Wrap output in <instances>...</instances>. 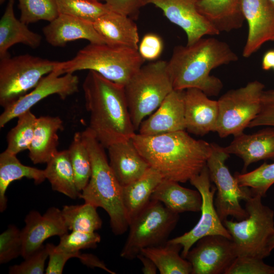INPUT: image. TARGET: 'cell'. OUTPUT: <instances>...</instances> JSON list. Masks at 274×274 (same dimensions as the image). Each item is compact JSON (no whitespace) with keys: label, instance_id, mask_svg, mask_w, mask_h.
Here are the masks:
<instances>
[{"label":"cell","instance_id":"obj_1","mask_svg":"<svg viewBox=\"0 0 274 274\" xmlns=\"http://www.w3.org/2000/svg\"><path fill=\"white\" fill-rule=\"evenodd\" d=\"M132 140L150 167L163 179L186 183L207 165L212 145L192 138L185 130L155 135L135 133Z\"/></svg>","mask_w":274,"mask_h":274},{"label":"cell","instance_id":"obj_2","mask_svg":"<svg viewBox=\"0 0 274 274\" xmlns=\"http://www.w3.org/2000/svg\"><path fill=\"white\" fill-rule=\"evenodd\" d=\"M238 59L227 43L203 37L191 45L175 46L167 67L174 90L197 88L209 96H216L223 84L211 72Z\"/></svg>","mask_w":274,"mask_h":274},{"label":"cell","instance_id":"obj_3","mask_svg":"<svg viewBox=\"0 0 274 274\" xmlns=\"http://www.w3.org/2000/svg\"><path fill=\"white\" fill-rule=\"evenodd\" d=\"M88 127L105 148L130 140L136 133L129 112L124 86L96 72L88 71L82 84Z\"/></svg>","mask_w":274,"mask_h":274},{"label":"cell","instance_id":"obj_4","mask_svg":"<svg viewBox=\"0 0 274 274\" xmlns=\"http://www.w3.org/2000/svg\"><path fill=\"white\" fill-rule=\"evenodd\" d=\"M81 134L90 155L92 173L79 198L85 202L103 209L110 217L113 233L116 235H122L128 229L129 224L123 201L122 186L110 165L105 148L88 127Z\"/></svg>","mask_w":274,"mask_h":274},{"label":"cell","instance_id":"obj_5","mask_svg":"<svg viewBox=\"0 0 274 274\" xmlns=\"http://www.w3.org/2000/svg\"><path fill=\"white\" fill-rule=\"evenodd\" d=\"M145 61L135 49L89 43L73 58L59 61L55 71L61 75L82 70L93 71L124 86Z\"/></svg>","mask_w":274,"mask_h":274},{"label":"cell","instance_id":"obj_6","mask_svg":"<svg viewBox=\"0 0 274 274\" xmlns=\"http://www.w3.org/2000/svg\"><path fill=\"white\" fill-rule=\"evenodd\" d=\"M135 130L174 90L167 61L158 60L143 65L124 86Z\"/></svg>","mask_w":274,"mask_h":274},{"label":"cell","instance_id":"obj_7","mask_svg":"<svg viewBox=\"0 0 274 274\" xmlns=\"http://www.w3.org/2000/svg\"><path fill=\"white\" fill-rule=\"evenodd\" d=\"M261 198L254 195L245 201L248 213L246 218L238 222L223 221L234 242L237 256L263 259L270 254L268 243L274 233V212L262 203Z\"/></svg>","mask_w":274,"mask_h":274},{"label":"cell","instance_id":"obj_8","mask_svg":"<svg viewBox=\"0 0 274 274\" xmlns=\"http://www.w3.org/2000/svg\"><path fill=\"white\" fill-rule=\"evenodd\" d=\"M179 214L167 209L161 202L151 199L130 221L129 233L120 257L132 260L136 258L143 249L166 243L178 223Z\"/></svg>","mask_w":274,"mask_h":274},{"label":"cell","instance_id":"obj_9","mask_svg":"<svg viewBox=\"0 0 274 274\" xmlns=\"http://www.w3.org/2000/svg\"><path fill=\"white\" fill-rule=\"evenodd\" d=\"M59 61L25 54L0 59V105L4 109L33 89Z\"/></svg>","mask_w":274,"mask_h":274},{"label":"cell","instance_id":"obj_10","mask_svg":"<svg viewBox=\"0 0 274 274\" xmlns=\"http://www.w3.org/2000/svg\"><path fill=\"white\" fill-rule=\"evenodd\" d=\"M264 85L253 81L245 86L231 89L217 100L219 114L216 131L220 138L244 132L258 114Z\"/></svg>","mask_w":274,"mask_h":274},{"label":"cell","instance_id":"obj_11","mask_svg":"<svg viewBox=\"0 0 274 274\" xmlns=\"http://www.w3.org/2000/svg\"><path fill=\"white\" fill-rule=\"evenodd\" d=\"M212 151L208 159L207 166L210 179L216 188L214 204L220 220L223 222L229 216L242 220L248 213L240 204V201L248 199L252 195L250 189L241 186L234 176L225 164L229 156L224 147L212 143Z\"/></svg>","mask_w":274,"mask_h":274},{"label":"cell","instance_id":"obj_12","mask_svg":"<svg viewBox=\"0 0 274 274\" xmlns=\"http://www.w3.org/2000/svg\"><path fill=\"white\" fill-rule=\"evenodd\" d=\"M200 192L202 200L201 216L197 224L189 231L168 241L182 246L181 256L186 258L193 245L200 238L208 235H221L232 239L231 235L220 220L215 207L216 187L212 186L207 165L200 173L189 181Z\"/></svg>","mask_w":274,"mask_h":274},{"label":"cell","instance_id":"obj_13","mask_svg":"<svg viewBox=\"0 0 274 274\" xmlns=\"http://www.w3.org/2000/svg\"><path fill=\"white\" fill-rule=\"evenodd\" d=\"M186 259L192 265V274H225L237 257L232 239L212 235L199 239Z\"/></svg>","mask_w":274,"mask_h":274},{"label":"cell","instance_id":"obj_14","mask_svg":"<svg viewBox=\"0 0 274 274\" xmlns=\"http://www.w3.org/2000/svg\"><path fill=\"white\" fill-rule=\"evenodd\" d=\"M79 84V78L74 73L61 75L53 71L44 76L31 91L4 109L0 116V127L50 95L56 94L65 99L78 91Z\"/></svg>","mask_w":274,"mask_h":274},{"label":"cell","instance_id":"obj_15","mask_svg":"<svg viewBox=\"0 0 274 274\" xmlns=\"http://www.w3.org/2000/svg\"><path fill=\"white\" fill-rule=\"evenodd\" d=\"M199 0H143L144 6L153 5L160 9L172 23L181 27L191 45L205 36L220 33L198 11Z\"/></svg>","mask_w":274,"mask_h":274},{"label":"cell","instance_id":"obj_16","mask_svg":"<svg viewBox=\"0 0 274 274\" xmlns=\"http://www.w3.org/2000/svg\"><path fill=\"white\" fill-rule=\"evenodd\" d=\"M24 222L25 225L21 230V256L24 259L40 248L47 238L53 236L60 237L68 231L61 210L54 207L49 208L43 215L37 211H30Z\"/></svg>","mask_w":274,"mask_h":274},{"label":"cell","instance_id":"obj_17","mask_svg":"<svg viewBox=\"0 0 274 274\" xmlns=\"http://www.w3.org/2000/svg\"><path fill=\"white\" fill-rule=\"evenodd\" d=\"M248 33L242 55L251 56L265 43L274 41V7L269 0H243Z\"/></svg>","mask_w":274,"mask_h":274},{"label":"cell","instance_id":"obj_18","mask_svg":"<svg viewBox=\"0 0 274 274\" xmlns=\"http://www.w3.org/2000/svg\"><path fill=\"white\" fill-rule=\"evenodd\" d=\"M185 130L184 90L174 89L155 112L143 120L138 133L150 136Z\"/></svg>","mask_w":274,"mask_h":274},{"label":"cell","instance_id":"obj_19","mask_svg":"<svg viewBox=\"0 0 274 274\" xmlns=\"http://www.w3.org/2000/svg\"><path fill=\"white\" fill-rule=\"evenodd\" d=\"M217 100L197 88L184 90L185 129L197 135L215 132L218 118Z\"/></svg>","mask_w":274,"mask_h":274},{"label":"cell","instance_id":"obj_20","mask_svg":"<svg viewBox=\"0 0 274 274\" xmlns=\"http://www.w3.org/2000/svg\"><path fill=\"white\" fill-rule=\"evenodd\" d=\"M46 41L54 47H64L70 42L86 40L92 44H105L92 23L59 14L43 28Z\"/></svg>","mask_w":274,"mask_h":274},{"label":"cell","instance_id":"obj_21","mask_svg":"<svg viewBox=\"0 0 274 274\" xmlns=\"http://www.w3.org/2000/svg\"><path fill=\"white\" fill-rule=\"evenodd\" d=\"M224 149L228 154L235 155L242 159L243 173L253 163L262 160H274V127L270 126L252 134L243 132L235 136Z\"/></svg>","mask_w":274,"mask_h":274},{"label":"cell","instance_id":"obj_22","mask_svg":"<svg viewBox=\"0 0 274 274\" xmlns=\"http://www.w3.org/2000/svg\"><path fill=\"white\" fill-rule=\"evenodd\" d=\"M107 149L110 165L122 186L142 177L150 167L132 139L115 143Z\"/></svg>","mask_w":274,"mask_h":274},{"label":"cell","instance_id":"obj_23","mask_svg":"<svg viewBox=\"0 0 274 274\" xmlns=\"http://www.w3.org/2000/svg\"><path fill=\"white\" fill-rule=\"evenodd\" d=\"M93 24L106 44L138 49V28L130 17L111 11L99 17Z\"/></svg>","mask_w":274,"mask_h":274},{"label":"cell","instance_id":"obj_24","mask_svg":"<svg viewBox=\"0 0 274 274\" xmlns=\"http://www.w3.org/2000/svg\"><path fill=\"white\" fill-rule=\"evenodd\" d=\"M63 128V121L58 116L37 118L28 149L29 157L33 164L47 163L58 152L57 132Z\"/></svg>","mask_w":274,"mask_h":274},{"label":"cell","instance_id":"obj_25","mask_svg":"<svg viewBox=\"0 0 274 274\" xmlns=\"http://www.w3.org/2000/svg\"><path fill=\"white\" fill-rule=\"evenodd\" d=\"M243 0H199V12L220 33L241 28L245 20Z\"/></svg>","mask_w":274,"mask_h":274},{"label":"cell","instance_id":"obj_26","mask_svg":"<svg viewBox=\"0 0 274 274\" xmlns=\"http://www.w3.org/2000/svg\"><path fill=\"white\" fill-rule=\"evenodd\" d=\"M14 5V0H8L0 20V59L9 55V49L16 44L35 49L41 43V36L30 30L27 24L16 17Z\"/></svg>","mask_w":274,"mask_h":274},{"label":"cell","instance_id":"obj_27","mask_svg":"<svg viewBox=\"0 0 274 274\" xmlns=\"http://www.w3.org/2000/svg\"><path fill=\"white\" fill-rule=\"evenodd\" d=\"M151 199L161 202L178 214L200 212L202 203L201 195L197 190L183 187L178 182L164 179L155 189Z\"/></svg>","mask_w":274,"mask_h":274},{"label":"cell","instance_id":"obj_28","mask_svg":"<svg viewBox=\"0 0 274 274\" xmlns=\"http://www.w3.org/2000/svg\"><path fill=\"white\" fill-rule=\"evenodd\" d=\"M163 179L157 170L150 167L142 177L122 186L123 201L129 222L150 201L153 192Z\"/></svg>","mask_w":274,"mask_h":274},{"label":"cell","instance_id":"obj_29","mask_svg":"<svg viewBox=\"0 0 274 274\" xmlns=\"http://www.w3.org/2000/svg\"><path fill=\"white\" fill-rule=\"evenodd\" d=\"M23 178L33 180L39 184L46 178L44 169H40L23 164L16 155L6 150L0 154V211L3 212L7 207L6 195L9 185L13 181Z\"/></svg>","mask_w":274,"mask_h":274},{"label":"cell","instance_id":"obj_30","mask_svg":"<svg viewBox=\"0 0 274 274\" xmlns=\"http://www.w3.org/2000/svg\"><path fill=\"white\" fill-rule=\"evenodd\" d=\"M45 176L52 189L76 199L81 193L77 188L67 149L58 151L47 163Z\"/></svg>","mask_w":274,"mask_h":274},{"label":"cell","instance_id":"obj_31","mask_svg":"<svg viewBox=\"0 0 274 274\" xmlns=\"http://www.w3.org/2000/svg\"><path fill=\"white\" fill-rule=\"evenodd\" d=\"M180 244L168 241L164 244L143 249L141 253L151 259L160 274H192L190 262L179 254Z\"/></svg>","mask_w":274,"mask_h":274},{"label":"cell","instance_id":"obj_32","mask_svg":"<svg viewBox=\"0 0 274 274\" xmlns=\"http://www.w3.org/2000/svg\"><path fill=\"white\" fill-rule=\"evenodd\" d=\"M96 209L87 202L80 205L64 206L61 213L68 230L93 232L99 229L102 226V220Z\"/></svg>","mask_w":274,"mask_h":274},{"label":"cell","instance_id":"obj_33","mask_svg":"<svg viewBox=\"0 0 274 274\" xmlns=\"http://www.w3.org/2000/svg\"><path fill=\"white\" fill-rule=\"evenodd\" d=\"M75 175V182L80 192L88 184L92 173L90 155L84 142L81 132L74 134L67 149Z\"/></svg>","mask_w":274,"mask_h":274},{"label":"cell","instance_id":"obj_34","mask_svg":"<svg viewBox=\"0 0 274 274\" xmlns=\"http://www.w3.org/2000/svg\"><path fill=\"white\" fill-rule=\"evenodd\" d=\"M16 125L7 135L6 150L12 154L28 150L32 141L37 118L29 110L17 117Z\"/></svg>","mask_w":274,"mask_h":274},{"label":"cell","instance_id":"obj_35","mask_svg":"<svg viewBox=\"0 0 274 274\" xmlns=\"http://www.w3.org/2000/svg\"><path fill=\"white\" fill-rule=\"evenodd\" d=\"M59 14L72 16L93 23L111 10L105 3L95 0H56Z\"/></svg>","mask_w":274,"mask_h":274},{"label":"cell","instance_id":"obj_36","mask_svg":"<svg viewBox=\"0 0 274 274\" xmlns=\"http://www.w3.org/2000/svg\"><path fill=\"white\" fill-rule=\"evenodd\" d=\"M234 177L241 186L250 189L252 195L263 197L274 184V162H265L252 171L236 173Z\"/></svg>","mask_w":274,"mask_h":274},{"label":"cell","instance_id":"obj_37","mask_svg":"<svg viewBox=\"0 0 274 274\" xmlns=\"http://www.w3.org/2000/svg\"><path fill=\"white\" fill-rule=\"evenodd\" d=\"M20 20L26 24L45 20L49 22L59 14L56 0H18Z\"/></svg>","mask_w":274,"mask_h":274},{"label":"cell","instance_id":"obj_38","mask_svg":"<svg viewBox=\"0 0 274 274\" xmlns=\"http://www.w3.org/2000/svg\"><path fill=\"white\" fill-rule=\"evenodd\" d=\"M59 243L55 246L56 249L71 253L80 252V250L96 248L101 241L100 235L96 232H87L72 231L60 237Z\"/></svg>","mask_w":274,"mask_h":274},{"label":"cell","instance_id":"obj_39","mask_svg":"<svg viewBox=\"0 0 274 274\" xmlns=\"http://www.w3.org/2000/svg\"><path fill=\"white\" fill-rule=\"evenodd\" d=\"M22 244L21 230L14 225H9L0 235V264L21 256Z\"/></svg>","mask_w":274,"mask_h":274},{"label":"cell","instance_id":"obj_40","mask_svg":"<svg viewBox=\"0 0 274 274\" xmlns=\"http://www.w3.org/2000/svg\"><path fill=\"white\" fill-rule=\"evenodd\" d=\"M254 257L237 256L225 274H274V266Z\"/></svg>","mask_w":274,"mask_h":274},{"label":"cell","instance_id":"obj_41","mask_svg":"<svg viewBox=\"0 0 274 274\" xmlns=\"http://www.w3.org/2000/svg\"><path fill=\"white\" fill-rule=\"evenodd\" d=\"M49 257L46 246L43 245L32 254L24 259L19 264L9 267L10 274H43L45 272V262Z\"/></svg>","mask_w":274,"mask_h":274},{"label":"cell","instance_id":"obj_42","mask_svg":"<svg viewBox=\"0 0 274 274\" xmlns=\"http://www.w3.org/2000/svg\"><path fill=\"white\" fill-rule=\"evenodd\" d=\"M261 126L274 127V89L263 91L260 111L248 127Z\"/></svg>","mask_w":274,"mask_h":274},{"label":"cell","instance_id":"obj_43","mask_svg":"<svg viewBox=\"0 0 274 274\" xmlns=\"http://www.w3.org/2000/svg\"><path fill=\"white\" fill-rule=\"evenodd\" d=\"M163 42L161 37L154 33L145 35L139 44L138 52L145 60L153 61L161 55Z\"/></svg>","mask_w":274,"mask_h":274},{"label":"cell","instance_id":"obj_44","mask_svg":"<svg viewBox=\"0 0 274 274\" xmlns=\"http://www.w3.org/2000/svg\"><path fill=\"white\" fill-rule=\"evenodd\" d=\"M45 246L49 254V261L45 270L46 274L62 273L67 261L72 258H79L81 254L80 252L71 253L58 250L51 243H48Z\"/></svg>","mask_w":274,"mask_h":274},{"label":"cell","instance_id":"obj_45","mask_svg":"<svg viewBox=\"0 0 274 274\" xmlns=\"http://www.w3.org/2000/svg\"><path fill=\"white\" fill-rule=\"evenodd\" d=\"M113 12L126 15L133 20L139 16L144 6L143 0H102Z\"/></svg>","mask_w":274,"mask_h":274},{"label":"cell","instance_id":"obj_46","mask_svg":"<svg viewBox=\"0 0 274 274\" xmlns=\"http://www.w3.org/2000/svg\"><path fill=\"white\" fill-rule=\"evenodd\" d=\"M79 259L83 264L87 266L88 267L91 268L98 267L110 273H116L107 268L103 262L100 261L96 256L93 254H81Z\"/></svg>","mask_w":274,"mask_h":274},{"label":"cell","instance_id":"obj_47","mask_svg":"<svg viewBox=\"0 0 274 274\" xmlns=\"http://www.w3.org/2000/svg\"><path fill=\"white\" fill-rule=\"evenodd\" d=\"M136 258L140 260L143 264L142 272L144 274H156L157 267L154 262L143 253H140Z\"/></svg>","mask_w":274,"mask_h":274},{"label":"cell","instance_id":"obj_48","mask_svg":"<svg viewBox=\"0 0 274 274\" xmlns=\"http://www.w3.org/2000/svg\"><path fill=\"white\" fill-rule=\"evenodd\" d=\"M274 67V50L267 51L264 54L262 60V68L268 71Z\"/></svg>","mask_w":274,"mask_h":274},{"label":"cell","instance_id":"obj_49","mask_svg":"<svg viewBox=\"0 0 274 274\" xmlns=\"http://www.w3.org/2000/svg\"><path fill=\"white\" fill-rule=\"evenodd\" d=\"M268 247L270 252L274 249V233L268 241Z\"/></svg>","mask_w":274,"mask_h":274},{"label":"cell","instance_id":"obj_50","mask_svg":"<svg viewBox=\"0 0 274 274\" xmlns=\"http://www.w3.org/2000/svg\"><path fill=\"white\" fill-rule=\"evenodd\" d=\"M269 1L271 3V4L274 7V0H269Z\"/></svg>","mask_w":274,"mask_h":274},{"label":"cell","instance_id":"obj_51","mask_svg":"<svg viewBox=\"0 0 274 274\" xmlns=\"http://www.w3.org/2000/svg\"><path fill=\"white\" fill-rule=\"evenodd\" d=\"M6 0H0L1 4L4 3Z\"/></svg>","mask_w":274,"mask_h":274},{"label":"cell","instance_id":"obj_52","mask_svg":"<svg viewBox=\"0 0 274 274\" xmlns=\"http://www.w3.org/2000/svg\"><path fill=\"white\" fill-rule=\"evenodd\" d=\"M95 1H99L100 0H95Z\"/></svg>","mask_w":274,"mask_h":274},{"label":"cell","instance_id":"obj_53","mask_svg":"<svg viewBox=\"0 0 274 274\" xmlns=\"http://www.w3.org/2000/svg\"><path fill=\"white\" fill-rule=\"evenodd\" d=\"M273 70H274V67H273Z\"/></svg>","mask_w":274,"mask_h":274}]
</instances>
